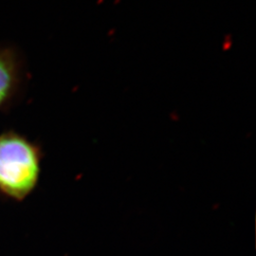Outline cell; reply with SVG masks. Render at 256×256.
Returning a JSON list of instances; mask_svg holds the SVG:
<instances>
[{
	"mask_svg": "<svg viewBox=\"0 0 256 256\" xmlns=\"http://www.w3.org/2000/svg\"><path fill=\"white\" fill-rule=\"evenodd\" d=\"M40 154L28 138L10 131L0 135V191L21 200L39 178Z\"/></svg>",
	"mask_w": 256,
	"mask_h": 256,
	"instance_id": "cell-1",
	"label": "cell"
},
{
	"mask_svg": "<svg viewBox=\"0 0 256 256\" xmlns=\"http://www.w3.org/2000/svg\"><path fill=\"white\" fill-rule=\"evenodd\" d=\"M21 80L19 55L10 48H0V110L12 101L18 93Z\"/></svg>",
	"mask_w": 256,
	"mask_h": 256,
	"instance_id": "cell-2",
	"label": "cell"
}]
</instances>
